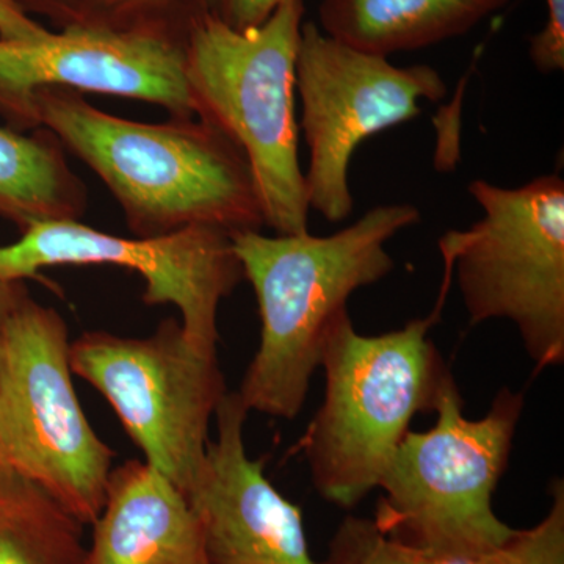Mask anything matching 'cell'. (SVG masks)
<instances>
[{"instance_id":"obj_1","label":"cell","mask_w":564,"mask_h":564,"mask_svg":"<svg viewBox=\"0 0 564 564\" xmlns=\"http://www.w3.org/2000/svg\"><path fill=\"white\" fill-rule=\"evenodd\" d=\"M32 109L39 128L54 132L107 185L133 236L265 226L243 151L209 122L124 120L63 88L36 91Z\"/></svg>"},{"instance_id":"obj_2","label":"cell","mask_w":564,"mask_h":564,"mask_svg":"<svg viewBox=\"0 0 564 564\" xmlns=\"http://www.w3.org/2000/svg\"><path fill=\"white\" fill-rule=\"evenodd\" d=\"M419 220L413 204H384L332 236L231 234L261 315V344L237 391L250 413H302L334 321L352 293L392 272L386 245Z\"/></svg>"},{"instance_id":"obj_3","label":"cell","mask_w":564,"mask_h":564,"mask_svg":"<svg viewBox=\"0 0 564 564\" xmlns=\"http://www.w3.org/2000/svg\"><path fill=\"white\" fill-rule=\"evenodd\" d=\"M444 269L440 299L426 317L366 336L345 311L326 334L321 358L325 399L299 445L326 502L361 503L378 489L415 415L436 408L452 377L430 340L454 280L447 263Z\"/></svg>"},{"instance_id":"obj_4","label":"cell","mask_w":564,"mask_h":564,"mask_svg":"<svg viewBox=\"0 0 564 564\" xmlns=\"http://www.w3.org/2000/svg\"><path fill=\"white\" fill-rule=\"evenodd\" d=\"M303 18L304 0H282L261 25L247 31L209 13L185 46V79L196 118L243 151L263 223L278 236L310 232L295 120Z\"/></svg>"},{"instance_id":"obj_5","label":"cell","mask_w":564,"mask_h":564,"mask_svg":"<svg viewBox=\"0 0 564 564\" xmlns=\"http://www.w3.org/2000/svg\"><path fill=\"white\" fill-rule=\"evenodd\" d=\"M524 411L521 392L502 389L481 419L464 415L448 378L429 432H410L378 489L373 522L392 540L433 556H484L513 536L494 511V494L510 462Z\"/></svg>"},{"instance_id":"obj_6","label":"cell","mask_w":564,"mask_h":564,"mask_svg":"<svg viewBox=\"0 0 564 564\" xmlns=\"http://www.w3.org/2000/svg\"><path fill=\"white\" fill-rule=\"evenodd\" d=\"M69 350L62 315L29 292L0 322V467L91 525L106 500L115 454L82 410Z\"/></svg>"},{"instance_id":"obj_7","label":"cell","mask_w":564,"mask_h":564,"mask_svg":"<svg viewBox=\"0 0 564 564\" xmlns=\"http://www.w3.org/2000/svg\"><path fill=\"white\" fill-rule=\"evenodd\" d=\"M484 217L441 239L470 325L508 321L538 370L564 362V182L467 187Z\"/></svg>"},{"instance_id":"obj_8","label":"cell","mask_w":564,"mask_h":564,"mask_svg":"<svg viewBox=\"0 0 564 564\" xmlns=\"http://www.w3.org/2000/svg\"><path fill=\"white\" fill-rule=\"evenodd\" d=\"M69 361L113 408L143 462L184 496L191 491L228 393L217 352L196 347L170 317L147 337L84 333L70 343Z\"/></svg>"},{"instance_id":"obj_9","label":"cell","mask_w":564,"mask_h":564,"mask_svg":"<svg viewBox=\"0 0 564 564\" xmlns=\"http://www.w3.org/2000/svg\"><path fill=\"white\" fill-rule=\"evenodd\" d=\"M302 128L310 147L304 173L307 202L328 221L352 212L348 169L359 144L375 133L414 120L421 101L447 95L441 74L429 65L395 66L388 57L356 51L303 22L295 66Z\"/></svg>"},{"instance_id":"obj_10","label":"cell","mask_w":564,"mask_h":564,"mask_svg":"<svg viewBox=\"0 0 564 564\" xmlns=\"http://www.w3.org/2000/svg\"><path fill=\"white\" fill-rule=\"evenodd\" d=\"M115 265L144 280L143 302L173 304L196 347L217 352L218 310L245 280L231 232L195 226L158 239L96 231L79 220L44 221L0 247V281L32 280L47 267Z\"/></svg>"},{"instance_id":"obj_11","label":"cell","mask_w":564,"mask_h":564,"mask_svg":"<svg viewBox=\"0 0 564 564\" xmlns=\"http://www.w3.org/2000/svg\"><path fill=\"white\" fill-rule=\"evenodd\" d=\"M46 88L135 99L163 107L172 118H196L185 46L169 41L82 31L0 40V117L7 128L39 129L32 98Z\"/></svg>"},{"instance_id":"obj_12","label":"cell","mask_w":564,"mask_h":564,"mask_svg":"<svg viewBox=\"0 0 564 564\" xmlns=\"http://www.w3.org/2000/svg\"><path fill=\"white\" fill-rule=\"evenodd\" d=\"M248 414L237 391L223 397L214 419L217 436L185 494L209 564H325L311 555L302 510L274 488L263 462L248 456Z\"/></svg>"},{"instance_id":"obj_13","label":"cell","mask_w":564,"mask_h":564,"mask_svg":"<svg viewBox=\"0 0 564 564\" xmlns=\"http://www.w3.org/2000/svg\"><path fill=\"white\" fill-rule=\"evenodd\" d=\"M91 525L90 564H209L187 497L147 462L113 467Z\"/></svg>"},{"instance_id":"obj_14","label":"cell","mask_w":564,"mask_h":564,"mask_svg":"<svg viewBox=\"0 0 564 564\" xmlns=\"http://www.w3.org/2000/svg\"><path fill=\"white\" fill-rule=\"evenodd\" d=\"M508 0H321L318 29L352 50L388 57L473 31Z\"/></svg>"},{"instance_id":"obj_15","label":"cell","mask_w":564,"mask_h":564,"mask_svg":"<svg viewBox=\"0 0 564 564\" xmlns=\"http://www.w3.org/2000/svg\"><path fill=\"white\" fill-rule=\"evenodd\" d=\"M87 206V185L54 132L0 128V218L22 234L39 223L80 220Z\"/></svg>"},{"instance_id":"obj_16","label":"cell","mask_w":564,"mask_h":564,"mask_svg":"<svg viewBox=\"0 0 564 564\" xmlns=\"http://www.w3.org/2000/svg\"><path fill=\"white\" fill-rule=\"evenodd\" d=\"M0 564H90L84 524L40 486L3 467Z\"/></svg>"},{"instance_id":"obj_17","label":"cell","mask_w":564,"mask_h":564,"mask_svg":"<svg viewBox=\"0 0 564 564\" xmlns=\"http://www.w3.org/2000/svg\"><path fill=\"white\" fill-rule=\"evenodd\" d=\"M25 14H39L58 32L110 33L187 46L209 0H14Z\"/></svg>"},{"instance_id":"obj_18","label":"cell","mask_w":564,"mask_h":564,"mask_svg":"<svg viewBox=\"0 0 564 564\" xmlns=\"http://www.w3.org/2000/svg\"><path fill=\"white\" fill-rule=\"evenodd\" d=\"M551 508L536 525L514 530L513 536L484 564H564V484L556 478L551 486Z\"/></svg>"},{"instance_id":"obj_19","label":"cell","mask_w":564,"mask_h":564,"mask_svg":"<svg viewBox=\"0 0 564 564\" xmlns=\"http://www.w3.org/2000/svg\"><path fill=\"white\" fill-rule=\"evenodd\" d=\"M325 564H430V556L392 540L373 519H345Z\"/></svg>"},{"instance_id":"obj_20","label":"cell","mask_w":564,"mask_h":564,"mask_svg":"<svg viewBox=\"0 0 564 564\" xmlns=\"http://www.w3.org/2000/svg\"><path fill=\"white\" fill-rule=\"evenodd\" d=\"M547 20L543 29L529 39V55L541 74L564 69V0H544Z\"/></svg>"},{"instance_id":"obj_21","label":"cell","mask_w":564,"mask_h":564,"mask_svg":"<svg viewBox=\"0 0 564 564\" xmlns=\"http://www.w3.org/2000/svg\"><path fill=\"white\" fill-rule=\"evenodd\" d=\"M282 0H209V13L237 31L261 25Z\"/></svg>"},{"instance_id":"obj_22","label":"cell","mask_w":564,"mask_h":564,"mask_svg":"<svg viewBox=\"0 0 564 564\" xmlns=\"http://www.w3.org/2000/svg\"><path fill=\"white\" fill-rule=\"evenodd\" d=\"M50 33L33 21L14 0H0V40L31 41Z\"/></svg>"},{"instance_id":"obj_23","label":"cell","mask_w":564,"mask_h":564,"mask_svg":"<svg viewBox=\"0 0 564 564\" xmlns=\"http://www.w3.org/2000/svg\"><path fill=\"white\" fill-rule=\"evenodd\" d=\"M28 292L22 281L18 282H3L0 281V322L9 313L11 306Z\"/></svg>"}]
</instances>
